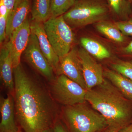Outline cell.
I'll return each instance as SVG.
<instances>
[{
	"label": "cell",
	"instance_id": "cell-23",
	"mask_svg": "<svg viewBox=\"0 0 132 132\" xmlns=\"http://www.w3.org/2000/svg\"><path fill=\"white\" fill-rule=\"evenodd\" d=\"M7 18L0 15V43L1 44L6 38Z\"/></svg>",
	"mask_w": 132,
	"mask_h": 132
},
{
	"label": "cell",
	"instance_id": "cell-3",
	"mask_svg": "<svg viewBox=\"0 0 132 132\" xmlns=\"http://www.w3.org/2000/svg\"><path fill=\"white\" fill-rule=\"evenodd\" d=\"M63 116L70 132H100L108 127L104 117L85 102L65 106Z\"/></svg>",
	"mask_w": 132,
	"mask_h": 132
},
{
	"label": "cell",
	"instance_id": "cell-13",
	"mask_svg": "<svg viewBox=\"0 0 132 132\" xmlns=\"http://www.w3.org/2000/svg\"><path fill=\"white\" fill-rule=\"evenodd\" d=\"M30 9V0H15L12 13L8 18L6 38L9 39L13 33L27 19Z\"/></svg>",
	"mask_w": 132,
	"mask_h": 132
},
{
	"label": "cell",
	"instance_id": "cell-4",
	"mask_svg": "<svg viewBox=\"0 0 132 132\" xmlns=\"http://www.w3.org/2000/svg\"><path fill=\"white\" fill-rule=\"evenodd\" d=\"M109 11L108 6L101 0H76L63 16L72 28H77L103 21Z\"/></svg>",
	"mask_w": 132,
	"mask_h": 132
},
{
	"label": "cell",
	"instance_id": "cell-8",
	"mask_svg": "<svg viewBox=\"0 0 132 132\" xmlns=\"http://www.w3.org/2000/svg\"><path fill=\"white\" fill-rule=\"evenodd\" d=\"M31 34V22L27 18L13 33L6 43L12 57L13 68L20 64L22 54L28 45Z\"/></svg>",
	"mask_w": 132,
	"mask_h": 132
},
{
	"label": "cell",
	"instance_id": "cell-14",
	"mask_svg": "<svg viewBox=\"0 0 132 132\" xmlns=\"http://www.w3.org/2000/svg\"><path fill=\"white\" fill-rule=\"evenodd\" d=\"M13 69L12 57L5 44L0 52V76L3 85L13 95L14 90Z\"/></svg>",
	"mask_w": 132,
	"mask_h": 132
},
{
	"label": "cell",
	"instance_id": "cell-25",
	"mask_svg": "<svg viewBox=\"0 0 132 132\" xmlns=\"http://www.w3.org/2000/svg\"><path fill=\"white\" fill-rule=\"evenodd\" d=\"M3 1L8 10L9 16L12 13L14 7L15 0H3Z\"/></svg>",
	"mask_w": 132,
	"mask_h": 132
},
{
	"label": "cell",
	"instance_id": "cell-15",
	"mask_svg": "<svg viewBox=\"0 0 132 132\" xmlns=\"http://www.w3.org/2000/svg\"><path fill=\"white\" fill-rule=\"evenodd\" d=\"M104 76L126 98L132 102V81L114 70L107 69Z\"/></svg>",
	"mask_w": 132,
	"mask_h": 132
},
{
	"label": "cell",
	"instance_id": "cell-7",
	"mask_svg": "<svg viewBox=\"0 0 132 132\" xmlns=\"http://www.w3.org/2000/svg\"><path fill=\"white\" fill-rule=\"evenodd\" d=\"M24 52L25 59L33 68L50 82L54 80V70L42 52L37 37L31 31L28 45Z\"/></svg>",
	"mask_w": 132,
	"mask_h": 132
},
{
	"label": "cell",
	"instance_id": "cell-32",
	"mask_svg": "<svg viewBox=\"0 0 132 132\" xmlns=\"http://www.w3.org/2000/svg\"><path fill=\"white\" fill-rule=\"evenodd\" d=\"M17 132H22L21 131H19H19H18Z\"/></svg>",
	"mask_w": 132,
	"mask_h": 132
},
{
	"label": "cell",
	"instance_id": "cell-5",
	"mask_svg": "<svg viewBox=\"0 0 132 132\" xmlns=\"http://www.w3.org/2000/svg\"><path fill=\"white\" fill-rule=\"evenodd\" d=\"M43 25L52 47L61 59L71 51L75 41L72 28L65 21L63 15L50 18Z\"/></svg>",
	"mask_w": 132,
	"mask_h": 132
},
{
	"label": "cell",
	"instance_id": "cell-12",
	"mask_svg": "<svg viewBox=\"0 0 132 132\" xmlns=\"http://www.w3.org/2000/svg\"><path fill=\"white\" fill-rule=\"evenodd\" d=\"M1 122L0 132H17L19 131L15 122V108L13 95L9 94L0 98Z\"/></svg>",
	"mask_w": 132,
	"mask_h": 132
},
{
	"label": "cell",
	"instance_id": "cell-17",
	"mask_svg": "<svg viewBox=\"0 0 132 132\" xmlns=\"http://www.w3.org/2000/svg\"><path fill=\"white\" fill-rule=\"evenodd\" d=\"M51 0H34L31 14L32 21L44 23L50 18Z\"/></svg>",
	"mask_w": 132,
	"mask_h": 132
},
{
	"label": "cell",
	"instance_id": "cell-19",
	"mask_svg": "<svg viewBox=\"0 0 132 132\" xmlns=\"http://www.w3.org/2000/svg\"><path fill=\"white\" fill-rule=\"evenodd\" d=\"M76 1V0H51L50 18L63 15L72 7Z\"/></svg>",
	"mask_w": 132,
	"mask_h": 132
},
{
	"label": "cell",
	"instance_id": "cell-11",
	"mask_svg": "<svg viewBox=\"0 0 132 132\" xmlns=\"http://www.w3.org/2000/svg\"><path fill=\"white\" fill-rule=\"evenodd\" d=\"M31 31L38 39L41 50L55 72L60 63V58L55 52L48 38L43 23L32 21Z\"/></svg>",
	"mask_w": 132,
	"mask_h": 132
},
{
	"label": "cell",
	"instance_id": "cell-2",
	"mask_svg": "<svg viewBox=\"0 0 132 132\" xmlns=\"http://www.w3.org/2000/svg\"><path fill=\"white\" fill-rule=\"evenodd\" d=\"M86 101L105 119L108 128L116 132L132 120V102L108 80L87 90Z\"/></svg>",
	"mask_w": 132,
	"mask_h": 132
},
{
	"label": "cell",
	"instance_id": "cell-26",
	"mask_svg": "<svg viewBox=\"0 0 132 132\" xmlns=\"http://www.w3.org/2000/svg\"><path fill=\"white\" fill-rule=\"evenodd\" d=\"M54 132H68L63 125L57 121L53 127Z\"/></svg>",
	"mask_w": 132,
	"mask_h": 132
},
{
	"label": "cell",
	"instance_id": "cell-30",
	"mask_svg": "<svg viewBox=\"0 0 132 132\" xmlns=\"http://www.w3.org/2000/svg\"><path fill=\"white\" fill-rule=\"evenodd\" d=\"M102 132H115L109 128L108 127L106 129H105V131H102Z\"/></svg>",
	"mask_w": 132,
	"mask_h": 132
},
{
	"label": "cell",
	"instance_id": "cell-1",
	"mask_svg": "<svg viewBox=\"0 0 132 132\" xmlns=\"http://www.w3.org/2000/svg\"><path fill=\"white\" fill-rule=\"evenodd\" d=\"M15 117L25 132L53 127L58 109L49 88L26 72L21 63L13 69Z\"/></svg>",
	"mask_w": 132,
	"mask_h": 132
},
{
	"label": "cell",
	"instance_id": "cell-16",
	"mask_svg": "<svg viewBox=\"0 0 132 132\" xmlns=\"http://www.w3.org/2000/svg\"><path fill=\"white\" fill-rule=\"evenodd\" d=\"M81 45L84 49L95 58L100 60L108 59L111 54L108 50L99 42L87 37L80 39Z\"/></svg>",
	"mask_w": 132,
	"mask_h": 132
},
{
	"label": "cell",
	"instance_id": "cell-33",
	"mask_svg": "<svg viewBox=\"0 0 132 132\" xmlns=\"http://www.w3.org/2000/svg\"></svg>",
	"mask_w": 132,
	"mask_h": 132
},
{
	"label": "cell",
	"instance_id": "cell-31",
	"mask_svg": "<svg viewBox=\"0 0 132 132\" xmlns=\"http://www.w3.org/2000/svg\"><path fill=\"white\" fill-rule=\"evenodd\" d=\"M127 1H129V2H132V0H127Z\"/></svg>",
	"mask_w": 132,
	"mask_h": 132
},
{
	"label": "cell",
	"instance_id": "cell-9",
	"mask_svg": "<svg viewBox=\"0 0 132 132\" xmlns=\"http://www.w3.org/2000/svg\"><path fill=\"white\" fill-rule=\"evenodd\" d=\"M55 72L57 75H64L87 90L82 65L78 51L75 48H72L67 54L60 59Z\"/></svg>",
	"mask_w": 132,
	"mask_h": 132
},
{
	"label": "cell",
	"instance_id": "cell-29",
	"mask_svg": "<svg viewBox=\"0 0 132 132\" xmlns=\"http://www.w3.org/2000/svg\"><path fill=\"white\" fill-rule=\"evenodd\" d=\"M41 132H54L53 127L48 128V129H46V130H44V131H42Z\"/></svg>",
	"mask_w": 132,
	"mask_h": 132
},
{
	"label": "cell",
	"instance_id": "cell-24",
	"mask_svg": "<svg viewBox=\"0 0 132 132\" xmlns=\"http://www.w3.org/2000/svg\"><path fill=\"white\" fill-rule=\"evenodd\" d=\"M0 15L5 16L8 19L9 11L3 2V0H0Z\"/></svg>",
	"mask_w": 132,
	"mask_h": 132
},
{
	"label": "cell",
	"instance_id": "cell-27",
	"mask_svg": "<svg viewBox=\"0 0 132 132\" xmlns=\"http://www.w3.org/2000/svg\"><path fill=\"white\" fill-rule=\"evenodd\" d=\"M116 132H132V122Z\"/></svg>",
	"mask_w": 132,
	"mask_h": 132
},
{
	"label": "cell",
	"instance_id": "cell-6",
	"mask_svg": "<svg viewBox=\"0 0 132 132\" xmlns=\"http://www.w3.org/2000/svg\"><path fill=\"white\" fill-rule=\"evenodd\" d=\"M50 93L55 101L65 106L85 102L87 90L64 75L50 82Z\"/></svg>",
	"mask_w": 132,
	"mask_h": 132
},
{
	"label": "cell",
	"instance_id": "cell-20",
	"mask_svg": "<svg viewBox=\"0 0 132 132\" xmlns=\"http://www.w3.org/2000/svg\"><path fill=\"white\" fill-rule=\"evenodd\" d=\"M109 9L116 15L122 16L129 13L130 2L127 0H106Z\"/></svg>",
	"mask_w": 132,
	"mask_h": 132
},
{
	"label": "cell",
	"instance_id": "cell-28",
	"mask_svg": "<svg viewBox=\"0 0 132 132\" xmlns=\"http://www.w3.org/2000/svg\"><path fill=\"white\" fill-rule=\"evenodd\" d=\"M123 50L126 53L132 54V41L126 47L123 48Z\"/></svg>",
	"mask_w": 132,
	"mask_h": 132
},
{
	"label": "cell",
	"instance_id": "cell-21",
	"mask_svg": "<svg viewBox=\"0 0 132 132\" xmlns=\"http://www.w3.org/2000/svg\"><path fill=\"white\" fill-rule=\"evenodd\" d=\"M114 71L132 81V61L119 60L111 64Z\"/></svg>",
	"mask_w": 132,
	"mask_h": 132
},
{
	"label": "cell",
	"instance_id": "cell-18",
	"mask_svg": "<svg viewBox=\"0 0 132 132\" xmlns=\"http://www.w3.org/2000/svg\"><path fill=\"white\" fill-rule=\"evenodd\" d=\"M96 27L99 32L113 41L121 43L125 40V35L115 24L103 20L97 22Z\"/></svg>",
	"mask_w": 132,
	"mask_h": 132
},
{
	"label": "cell",
	"instance_id": "cell-22",
	"mask_svg": "<svg viewBox=\"0 0 132 132\" xmlns=\"http://www.w3.org/2000/svg\"><path fill=\"white\" fill-rule=\"evenodd\" d=\"M124 35L132 36V19L114 23Z\"/></svg>",
	"mask_w": 132,
	"mask_h": 132
},
{
	"label": "cell",
	"instance_id": "cell-10",
	"mask_svg": "<svg viewBox=\"0 0 132 132\" xmlns=\"http://www.w3.org/2000/svg\"><path fill=\"white\" fill-rule=\"evenodd\" d=\"M78 52L82 65L87 90L101 84L105 78L104 71L101 65L97 63L84 48H80Z\"/></svg>",
	"mask_w": 132,
	"mask_h": 132
}]
</instances>
